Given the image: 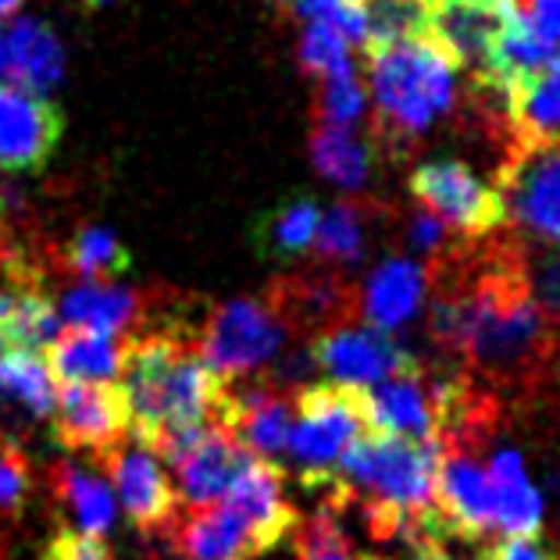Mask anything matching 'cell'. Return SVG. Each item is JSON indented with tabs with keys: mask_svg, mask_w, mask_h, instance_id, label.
Returning a JSON list of instances; mask_svg holds the SVG:
<instances>
[{
	"mask_svg": "<svg viewBox=\"0 0 560 560\" xmlns=\"http://www.w3.org/2000/svg\"><path fill=\"white\" fill-rule=\"evenodd\" d=\"M361 400L372 432H386L411 443L440 440V404H435L432 372H425L421 364L411 372L382 378L375 386H364Z\"/></svg>",
	"mask_w": 560,
	"mask_h": 560,
	"instance_id": "cell-13",
	"label": "cell"
},
{
	"mask_svg": "<svg viewBox=\"0 0 560 560\" xmlns=\"http://www.w3.org/2000/svg\"><path fill=\"white\" fill-rule=\"evenodd\" d=\"M411 560H460V557H450L446 546H421V550H415Z\"/></svg>",
	"mask_w": 560,
	"mask_h": 560,
	"instance_id": "cell-44",
	"label": "cell"
},
{
	"mask_svg": "<svg viewBox=\"0 0 560 560\" xmlns=\"http://www.w3.org/2000/svg\"><path fill=\"white\" fill-rule=\"evenodd\" d=\"M65 118L47 97L30 90L0 86V172H39L58 154Z\"/></svg>",
	"mask_w": 560,
	"mask_h": 560,
	"instance_id": "cell-11",
	"label": "cell"
},
{
	"mask_svg": "<svg viewBox=\"0 0 560 560\" xmlns=\"http://www.w3.org/2000/svg\"><path fill=\"white\" fill-rule=\"evenodd\" d=\"M54 393L58 386H54L47 358H39V350L11 347L0 353V400L22 407L33 418H50Z\"/></svg>",
	"mask_w": 560,
	"mask_h": 560,
	"instance_id": "cell-29",
	"label": "cell"
},
{
	"mask_svg": "<svg viewBox=\"0 0 560 560\" xmlns=\"http://www.w3.org/2000/svg\"><path fill=\"white\" fill-rule=\"evenodd\" d=\"M489 478L497 493V528L503 536H539L542 528V497L528 482L517 450L503 446L489 457Z\"/></svg>",
	"mask_w": 560,
	"mask_h": 560,
	"instance_id": "cell-24",
	"label": "cell"
},
{
	"mask_svg": "<svg viewBox=\"0 0 560 560\" xmlns=\"http://www.w3.org/2000/svg\"><path fill=\"white\" fill-rule=\"evenodd\" d=\"M54 311L65 329L121 336L140 318V293L121 279H79L58 296Z\"/></svg>",
	"mask_w": 560,
	"mask_h": 560,
	"instance_id": "cell-20",
	"label": "cell"
},
{
	"mask_svg": "<svg viewBox=\"0 0 560 560\" xmlns=\"http://www.w3.org/2000/svg\"><path fill=\"white\" fill-rule=\"evenodd\" d=\"M247 460H250L247 450L232 440V432L222 421H214L197 440V446L175 464V478H179L175 497H179V503L189 511H203V508H211V503H222L232 478L240 475V468Z\"/></svg>",
	"mask_w": 560,
	"mask_h": 560,
	"instance_id": "cell-16",
	"label": "cell"
},
{
	"mask_svg": "<svg viewBox=\"0 0 560 560\" xmlns=\"http://www.w3.org/2000/svg\"><path fill=\"white\" fill-rule=\"evenodd\" d=\"M311 161H314V168H318V175H325V179L336 183L339 189H361L372 179L375 150L353 129L314 126Z\"/></svg>",
	"mask_w": 560,
	"mask_h": 560,
	"instance_id": "cell-27",
	"label": "cell"
},
{
	"mask_svg": "<svg viewBox=\"0 0 560 560\" xmlns=\"http://www.w3.org/2000/svg\"><path fill=\"white\" fill-rule=\"evenodd\" d=\"M0 50H4L0 72L11 86L47 97L61 83L65 44L44 19H19L8 33H0Z\"/></svg>",
	"mask_w": 560,
	"mask_h": 560,
	"instance_id": "cell-18",
	"label": "cell"
},
{
	"mask_svg": "<svg viewBox=\"0 0 560 560\" xmlns=\"http://www.w3.org/2000/svg\"><path fill=\"white\" fill-rule=\"evenodd\" d=\"M44 560H115V553L107 539H93L83 532H58L47 542Z\"/></svg>",
	"mask_w": 560,
	"mask_h": 560,
	"instance_id": "cell-40",
	"label": "cell"
},
{
	"mask_svg": "<svg viewBox=\"0 0 560 560\" xmlns=\"http://www.w3.org/2000/svg\"><path fill=\"white\" fill-rule=\"evenodd\" d=\"M107 471H112V482L121 500V511H126L129 522L140 532H161L175 522V511H179V497H175V486L165 471V464L143 443H126V446H112L104 454Z\"/></svg>",
	"mask_w": 560,
	"mask_h": 560,
	"instance_id": "cell-12",
	"label": "cell"
},
{
	"mask_svg": "<svg viewBox=\"0 0 560 560\" xmlns=\"http://www.w3.org/2000/svg\"><path fill=\"white\" fill-rule=\"evenodd\" d=\"M432 514L446 542H478L489 532H497L493 478L478 464L475 450L440 443Z\"/></svg>",
	"mask_w": 560,
	"mask_h": 560,
	"instance_id": "cell-8",
	"label": "cell"
},
{
	"mask_svg": "<svg viewBox=\"0 0 560 560\" xmlns=\"http://www.w3.org/2000/svg\"><path fill=\"white\" fill-rule=\"evenodd\" d=\"M411 197L421 211L454 232L457 240H486L503 229L497 189L482 183L464 161H425L411 172Z\"/></svg>",
	"mask_w": 560,
	"mask_h": 560,
	"instance_id": "cell-7",
	"label": "cell"
},
{
	"mask_svg": "<svg viewBox=\"0 0 560 560\" xmlns=\"http://www.w3.org/2000/svg\"><path fill=\"white\" fill-rule=\"evenodd\" d=\"M118 389L129 407V435L143 446L165 432L218 421L229 393L225 378L179 332H150L129 343Z\"/></svg>",
	"mask_w": 560,
	"mask_h": 560,
	"instance_id": "cell-1",
	"label": "cell"
},
{
	"mask_svg": "<svg viewBox=\"0 0 560 560\" xmlns=\"http://www.w3.org/2000/svg\"><path fill=\"white\" fill-rule=\"evenodd\" d=\"M503 229L517 240L560 247V140L511 136L493 175Z\"/></svg>",
	"mask_w": 560,
	"mask_h": 560,
	"instance_id": "cell-4",
	"label": "cell"
},
{
	"mask_svg": "<svg viewBox=\"0 0 560 560\" xmlns=\"http://www.w3.org/2000/svg\"><path fill=\"white\" fill-rule=\"evenodd\" d=\"M322 208L311 197H293L282 208L268 211L254 225V250L271 261H290L307 247H314V232H318Z\"/></svg>",
	"mask_w": 560,
	"mask_h": 560,
	"instance_id": "cell-28",
	"label": "cell"
},
{
	"mask_svg": "<svg viewBox=\"0 0 560 560\" xmlns=\"http://www.w3.org/2000/svg\"><path fill=\"white\" fill-rule=\"evenodd\" d=\"M30 500V468L22 464L15 450L0 454V511L19 514Z\"/></svg>",
	"mask_w": 560,
	"mask_h": 560,
	"instance_id": "cell-39",
	"label": "cell"
},
{
	"mask_svg": "<svg viewBox=\"0 0 560 560\" xmlns=\"http://www.w3.org/2000/svg\"><path fill=\"white\" fill-rule=\"evenodd\" d=\"M296 560H353L343 528V503L329 497L304 525H296Z\"/></svg>",
	"mask_w": 560,
	"mask_h": 560,
	"instance_id": "cell-34",
	"label": "cell"
},
{
	"mask_svg": "<svg viewBox=\"0 0 560 560\" xmlns=\"http://www.w3.org/2000/svg\"><path fill=\"white\" fill-rule=\"evenodd\" d=\"M364 50L432 36V0H364Z\"/></svg>",
	"mask_w": 560,
	"mask_h": 560,
	"instance_id": "cell-31",
	"label": "cell"
},
{
	"mask_svg": "<svg viewBox=\"0 0 560 560\" xmlns=\"http://www.w3.org/2000/svg\"><path fill=\"white\" fill-rule=\"evenodd\" d=\"M54 489H58V500L68 508L75 522V532L93 539H107V532L115 528V493L112 486L104 482L97 471L83 468V464L65 460L54 468Z\"/></svg>",
	"mask_w": 560,
	"mask_h": 560,
	"instance_id": "cell-25",
	"label": "cell"
},
{
	"mask_svg": "<svg viewBox=\"0 0 560 560\" xmlns=\"http://www.w3.org/2000/svg\"><path fill=\"white\" fill-rule=\"evenodd\" d=\"M361 560H386V557H361Z\"/></svg>",
	"mask_w": 560,
	"mask_h": 560,
	"instance_id": "cell-48",
	"label": "cell"
},
{
	"mask_svg": "<svg viewBox=\"0 0 560 560\" xmlns=\"http://www.w3.org/2000/svg\"><path fill=\"white\" fill-rule=\"evenodd\" d=\"M404 240H407V247H411L415 254L429 257V261H432V257H440L457 236L440 222V218H432L429 211H415L411 222H407Z\"/></svg>",
	"mask_w": 560,
	"mask_h": 560,
	"instance_id": "cell-38",
	"label": "cell"
},
{
	"mask_svg": "<svg viewBox=\"0 0 560 560\" xmlns=\"http://www.w3.org/2000/svg\"><path fill=\"white\" fill-rule=\"evenodd\" d=\"M61 332H65V325L58 318V311H54V300L39 290H22L15 296V307H11L8 322L0 325L4 343H15L22 350L50 347Z\"/></svg>",
	"mask_w": 560,
	"mask_h": 560,
	"instance_id": "cell-33",
	"label": "cell"
},
{
	"mask_svg": "<svg viewBox=\"0 0 560 560\" xmlns=\"http://www.w3.org/2000/svg\"><path fill=\"white\" fill-rule=\"evenodd\" d=\"M511 11L503 0H432V36L454 54L460 72L475 75Z\"/></svg>",
	"mask_w": 560,
	"mask_h": 560,
	"instance_id": "cell-17",
	"label": "cell"
},
{
	"mask_svg": "<svg viewBox=\"0 0 560 560\" xmlns=\"http://www.w3.org/2000/svg\"><path fill=\"white\" fill-rule=\"evenodd\" d=\"M22 0H0V19H8V15H15Z\"/></svg>",
	"mask_w": 560,
	"mask_h": 560,
	"instance_id": "cell-45",
	"label": "cell"
},
{
	"mask_svg": "<svg viewBox=\"0 0 560 560\" xmlns=\"http://www.w3.org/2000/svg\"><path fill=\"white\" fill-rule=\"evenodd\" d=\"M425 293H429L425 268L418 261H407V257H389L358 290V314L372 329L393 332L421 311Z\"/></svg>",
	"mask_w": 560,
	"mask_h": 560,
	"instance_id": "cell-19",
	"label": "cell"
},
{
	"mask_svg": "<svg viewBox=\"0 0 560 560\" xmlns=\"http://www.w3.org/2000/svg\"><path fill=\"white\" fill-rule=\"evenodd\" d=\"M225 503L236 511L250 528L254 557L276 550L282 539H290L296 532V511L285 500V471L276 460L250 457L232 478Z\"/></svg>",
	"mask_w": 560,
	"mask_h": 560,
	"instance_id": "cell-14",
	"label": "cell"
},
{
	"mask_svg": "<svg viewBox=\"0 0 560 560\" xmlns=\"http://www.w3.org/2000/svg\"><path fill=\"white\" fill-rule=\"evenodd\" d=\"M15 290L11 285H4V279H0V325L8 322V314H11V307H15Z\"/></svg>",
	"mask_w": 560,
	"mask_h": 560,
	"instance_id": "cell-43",
	"label": "cell"
},
{
	"mask_svg": "<svg viewBox=\"0 0 560 560\" xmlns=\"http://www.w3.org/2000/svg\"><path fill=\"white\" fill-rule=\"evenodd\" d=\"M0 353H4V336H0Z\"/></svg>",
	"mask_w": 560,
	"mask_h": 560,
	"instance_id": "cell-49",
	"label": "cell"
},
{
	"mask_svg": "<svg viewBox=\"0 0 560 560\" xmlns=\"http://www.w3.org/2000/svg\"><path fill=\"white\" fill-rule=\"evenodd\" d=\"M54 440L72 454H107L129 435V407L118 382H61L54 393Z\"/></svg>",
	"mask_w": 560,
	"mask_h": 560,
	"instance_id": "cell-10",
	"label": "cell"
},
{
	"mask_svg": "<svg viewBox=\"0 0 560 560\" xmlns=\"http://www.w3.org/2000/svg\"><path fill=\"white\" fill-rule=\"evenodd\" d=\"M0 58H4V50H0Z\"/></svg>",
	"mask_w": 560,
	"mask_h": 560,
	"instance_id": "cell-50",
	"label": "cell"
},
{
	"mask_svg": "<svg viewBox=\"0 0 560 560\" xmlns=\"http://www.w3.org/2000/svg\"><path fill=\"white\" fill-rule=\"evenodd\" d=\"M271 304L285 318V325H307L314 332H325L332 325H347L350 314H358V290L339 276H300L282 279L271 290Z\"/></svg>",
	"mask_w": 560,
	"mask_h": 560,
	"instance_id": "cell-21",
	"label": "cell"
},
{
	"mask_svg": "<svg viewBox=\"0 0 560 560\" xmlns=\"http://www.w3.org/2000/svg\"><path fill=\"white\" fill-rule=\"evenodd\" d=\"M285 332L290 325L271 300L236 296L208 314L197 350L222 378H240L276 361L285 347Z\"/></svg>",
	"mask_w": 560,
	"mask_h": 560,
	"instance_id": "cell-6",
	"label": "cell"
},
{
	"mask_svg": "<svg viewBox=\"0 0 560 560\" xmlns=\"http://www.w3.org/2000/svg\"><path fill=\"white\" fill-rule=\"evenodd\" d=\"M368 93L358 79L353 61L332 68L329 75H322L318 90V126H336V129H353L364 118Z\"/></svg>",
	"mask_w": 560,
	"mask_h": 560,
	"instance_id": "cell-35",
	"label": "cell"
},
{
	"mask_svg": "<svg viewBox=\"0 0 560 560\" xmlns=\"http://www.w3.org/2000/svg\"><path fill=\"white\" fill-rule=\"evenodd\" d=\"M296 58H300V68H304V72L318 75V79L329 75L332 68L353 61L350 58V44L336 30H329V25H304Z\"/></svg>",
	"mask_w": 560,
	"mask_h": 560,
	"instance_id": "cell-37",
	"label": "cell"
},
{
	"mask_svg": "<svg viewBox=\"0 0 560 560\" xmlns=\"http://www.w3.org/2000/svg\"><path fill=\"white\" fill-rule=\"evenodd\" d=\"M361 432H368V421L358 386L329 378L307 382L293 393V425L285 454L307 486H329L339 457Z\"/></svg>",
	"mask_w": 560,
	"mask_h": 560,
	"instance_id": "cell-5",
	"label": "cell"
},
{
	"mask_svg": "<svg viewBox=\"0 0 560 560\" xmlns=\"http://www.w3.org/2000/svg\"><path fill=\"white\" fill-rule=\"evenodd\" d=\"M65 265L79 279H121L129 271V250L121 240L104 225H83L68 240Z\"/></svg>",
	"mask_w": 560,
	"mask_h": 560,
	"instance_id": "cell-32",
	"label": "cell"
},
{
	"mask_svg": "<svg viewBox=\"0 0 560 560\" xmlns=\"http://www.w3.org/2000/svg\"><path fill=\"white\" fill-rule=\"evenodd\" d=\"M307 347L318 372L329 375V382H343V386L358 389L418 368L411 350L372 325H332L325 332H314Z\"/></svg>",
	"mask_w": 560,
	"mask_h": 560,
	"instance_id": "cell-9",
	"label": "cell"
},
{
	"mask_svg": "<svg viewBox=\"0 0 560 560\" xmlns=\"http://www.w3.org/2000/svg\"><path fill=\"white\" fill-rule=\"evenodd\" d=\"M375 211L364 208L358 200H339L329 211H322L318 232H314V247H318L322 261L329 265H358L364 257L368 225H372Z\"/></svg>",
	"mask_w": 560,
	"mask_h": 560,
	"instance_id": "cell-30",
	"label": "cell"
},
{
	"mask_svg": "<svg viewBox=\"0 0 560 560\" xmlns=\"http://www.w3.org/2000/svg\"><path fill=\"white\" fill-rule=\"evenodd\" d=\"M126 350L118 336L68 329L47 347V368L54 382H115L126 368Z\"/></svg>",
	"mask_w": 560,
	"mask_h": 560,
	"instance_id": "cell-22",
	"label": "cell"
},
{
	"mask_svg": "<svg viewBox=\"0 0 560 560\" xmlns=\"http://www.w3.org/2000/svg\"><path fill=\"white\" fill-rule=\"evenodd\" d=\"M482 560H557V553L539 536H508L489 546Z\"/></svg>",
	"mask_w": 560,
	"mask_h": 560,
	"instance_id": "cell-41",
	"label": "cell"
},
{
	"mask_svg": "<svg viewBox=\"0 0 560 560\" xmlns=\"http://www.w3.org/2000/svg\"><path fill=\"white\" fill-rule=\"evenodd\" d=\"M86 11H97V8H107V4H115V0H79Z\"/></svg>",
	"mask_w": 560,
	"mask_h": 560,
	"instance_id": "cell-46",
	"label": "cell"
},
{
	"mask_svg": "<svg viewBox=\"0 0 560 560\" xmlns=\"http://www.w3.org/2000/svg\"><path fill=\"white\" fill-rule=\"evenodd\" d=\"M368 86L378 112V136L407 147L454 112L460 65L435 36L400 39L368 50Z\"/></svg>",
	"mask_w": 560,
	"mask_h": 560,
	"instance_id": "cell-2",
	"label": "cell"
},
{
	"mask_svg": "<svg viewBox=\"0 0 560 560\" xmlns=\"http://www.w3.org/2000/svg\"><path fill=\"white\" fill-rule=\"evenodd\" d=\"M175 546L183 560H254L250 528L225 500L189 514Z\"/></svg>",
	"mask_w": 560,
	"mask_h": 560,
	"instance_id": "cell-23",
	"label": "cell"
},
{
	"mask_svg": "<svg viewBox=\"0 0 560 560\" xmlns=\"http://www.w3.org/2000/svg\"><path fill=\"white\" fill-rule=\"evenodd\" d=\"M503 4H511V8H522V0H503Z\"/></svg>",
	"mask_w": 560,
	"mask_h": 560,
	"instance_id": "cell-47",
	"label": "cell"
},
{
	"mask_svg": "<svg viewBox=\"0 0 560 560\" xmlns=\"http://www.w3.org/2000/svg\"><path fill=\"white\" fill-rule=\"evenodd\" d=\"M304 25H329L350 47H364V0H290Z\"/></svg>",
	"mask_w": 560,
	"mask_h": 560,
	"instance_id": "cell-36",
	"label": "cell"
},
{
	"mask_svg": "<svg viewBox=\"0 0 560 560\" xmlns=\"http://www.w3.org/2000/svg\"><path fill=\"white\" fill-rule=\"evenodd\" d=\"M522 11L546 39L560 44V0H522Z\"/></svg>",
	"mask_w": 560,
	"mask_h": 560,
	"instance_id": "cell-42",
	"label": "cell"
},
{
	"mask_svg": "<svg viewBox=\"0 0 560 560\" xmlns=\"http://www.w3.org/2000/svg\"><path fill=\"white\" fill-rule=\"evenodd\" d=\"M435 468H440V440L411 443L386 432H361L339 457L329 489L347 500L372 503V508L396 514L400 522L418 528V517L432 508Z\"/></svg>",
	"mask_w": 560,
	"mask_h": 560,
	"instance_id": "cell-3",
	"label": "cell"
},
{
	"mask_svg": "<svg viewBox=\"0 0 560 560\" xmlns=\"http://www.w3.org/2000/svg\"><path fill=\"white\" fill-rule=\"evenodd\" d=\"M508 129L522 140H560V61L511 90Z\"/></svg>",
	"mask_w": 560,
	"mask_h": 560,
	"instance_id": "cell-26",
	"label": "cell"
},
{
	"mask_svg": "<svg viewBox=\"0 0 560 560\" xmlns=\"http://www.w3.org/2000/svg\"><path fill=\"white\" fill-rule=\"evenodd\" d=\"M218 421H222L232 432V440L247 450L250 457L276 460L279 454H285V440H290L293 393L271 386L229 389Z\"/></svg>",
	"mask_w": 560,
	"mask_h": 560,
	"instance_id": "cell-15",
	"label": "cell"
}]
</instances>
